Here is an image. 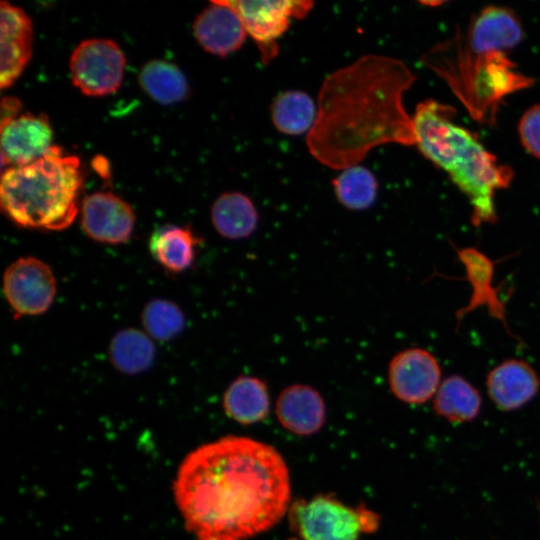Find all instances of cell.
<instances>
[{"instance_id":"27","label":"cell","mask_w":540,"mask_h":540,"mask_svg":"<svg viewBox=\"0 0 540 540\" xmlns=\"http://www.w3.org/2000/svg\"><path fill=\"white\" fill-rule=\"evenodd\" d=\"M143 331L153 340L169 341L185 327L182 309L173 301L156 298L149 301L141 313Z\"/></svg>"},{"instance_id":"16","label":"cell","mask_w":540,"mask_h":540,"mask_svg":"<svg viewBox=\"0 0 540 540\" xmlns=\"http://www.w3.org/2000/svg\"><path fill=\"white\" fill-rule=\"evenodd\" d=\"M275 412L285 429L302 436L319 431L326 417L323 397L307 384L285 387L276 399Z\"/></svg>"},{"instance_id":"5","label":"cell","mask_w":540,"mask_h":540,"mask_svg":"<svg viewBox=\"0 0 540 540\" xmlns=\"http://www.w3.org/2000/svg\"><path fill=\"white\" fill-rule=\"evenodd\" d=\"M423 65L443 79L470 115L481 123L493 124L502 101L508 95L532 85L507 52L477 47L461 32L431 48Z\"/></svg>"},{"instance_id":"3","label":"cell","mask_w":540,"mask_h":540,"mask_svg":"<svg viewBox=\"0 0 540 540\" xmlns=\"http://www.w3.org/2000/svg\"><path fill=\"white\" fill-rule=\"evenodd\" d=\"M454 112L433 99L419 103L412 116L415 145L466 195L472 224H493L497 221L495 192L510 185L513 171L499 163L469 130L454 123Z\"/></svg>"},{"instance_id":"4","label":"cell","mask_w":540,"mask_h":540,"mask_svg":"<svg viewBox=\"0 0 540 540\" xmlns=\"http://www.w3.org/2000/svg\"><path fill=\"white\" fill-rule=\"evenodd\" d=\"M83 176L76 156L56 145L37 161L5 169L0 181L4 214L23 228L60 231L75 220Z\"/></svg>"},{"instance_id":"23","label":"cell","mask_w":540,"mask_h":540,"mask_svg":"<svg viewBox=\"0 0 540 540\" xmlns=\"http://www.w3.org/2000/svg\"><path fill=\"white\" fill-rule=\"evenodd\" d=\"M478 390L460 375L445 378L433 400L437 415L454 423L469 422L477 417L481 409Z\"/></svg>"},{"instance_id":"2","label":"cell","mask_w":540,"mask_h":540,"mask_svg":"<svg viewBox=\"0 0 540 540\" xmlns=\"http://www.w3.org/2000/svg\"><path fill=\"white\" fill-rule=\"evenodd\" d=\"M414 81L401 60L373 54L329 74L306 138L310 154L343 170L359 165L379 145H415L412 117L403 105V94Z\"/></svg>"},{"instance_id":"22","label":"cell","mask_w":540,"mask_h":540,"mask_svg":"<svg viewBox=\"0 0 540 540\" xmlns=\"http://www.w3.org/2000/svg\"><path fill=\"white\" fill-rule=\"evenodd\" d=\"M108 354L113 367L125 375L143 373L152 366L156 348L144 331L124 328L112 337Z\"/></svg>"},{"instance_id":"11","label":"cell","mask_w":540,"mask_h":540,"mask_svg":"<svg viewBox=\"0 0 540 540\" xmlns=\"http://www.w3.org/2000/svg\"><path fill=\"white\" fill-rule=\"evenodd\" d=\"M81 228L92 240L110 245L129 241L135 226L132 207L111 192L85 196L80 206Z\"/></svg>"},{"instance_id":"19","label":"cell","mask_w":540,"mask_h":540,"mask_svg":"<svg viewBox=\"0 0 540 540\" xmlns=\"http://www.w3.org/2000/svg\"><path fill=\"white\" fill-rule=\"evenodd\" d=\"M222 403L234 421L244 425L260 422L270 411L268 385L259 377L240 375L226 388Z\"/></svg>"},{"instance_id":"9","label":"cell","mask_w":540,"mask_h":540,"mask_svg":"<svg viewBox=\"0 0 540 540\" xmlns=\"http://www.w3.org/2000/svg\"><path fill=\"white\" fill-rule=\"evenodd\" d=\"M56 292L51 267L36 257H20L4 272L3 293L16 318L45 313L52 306Z\"/></svg>"},{"instance_id":"26","label":"cell","mask_w":540,"mask_h":540,"mask_svg":"<svg viewBox=\"0 0 540 540\" xmlns=\"http://www.w3.org/2000/svg\"><path fill=\"white\" fill-rule=\"evenodd\" d=\"M332 186L338 202L353 211L370 208L378 193V182L375 175L360 165L343 169L332 180Z\"/></svg>"},{"instance_id":"12","label":"cell","mask_w":540,"mask_h":540,"mask_svg":"<svg viewBox=\"0 0 540 540\" xmlns=\"http://www.w3.org/2000/svg\"><path fill=\"white\" fill-rule=\"evenodd\" d=\"M2 165L31 164L52 147L53 131L44 114L25 113L0 124Z\"/></svg>"},{"instance_id":"17","label":"cell","mask_w":540,"mask_h":540,"mask_svg":"<svg viewBox=\"0 0 540 540\" xmlns=\"http://www.w3.org/2000/svg\"><path fill=\"white\" fill-rule=\"evenodd\" d=\"M458 258L466 271L465 278L471 284L472 294L468 304L457 312V321L476 309L486 307L489 314L500 320L506 327L504 302L500 299L498 290L493 286L494 263L481 251L475 248L456 249Z\"/></svg>"},{"instance_id":"21","label":"cell","mask_w":540,"mask_h":540,"mask_svg":"<svg viewBox=\"0 0 540 540\" xmlns=\"http://www.w3.org/2000/svg\"><path fill=\"white\" fill-rule=\"evenodd\" d=\"M200 242L189 227L165 225L152 234L149 249L166 271L177 274L194 264Z\"/></svg>"},{"instance_id":"25","label":"cell","mask_w":540,"mask_h":540,"mask_svg":"<svg viewBox=\"0 0 540 540\" xmlns=\"http://www.w3.org/2000/svg\"><path fill=\"white\" fill-rule=\"evenodd\" d=\"M317 111L309 94L301 90H287L273 99L271 119L275 128L283 134H308L315 123Z\"/></svg>"},{"instance_id":"8","label":"cell","mask_w":540,"mask_h":540,"mask_svg":"<svg viewBox=\"0 0 540 540\" xmlns=\"http://www.w3.org/2000/svg\"><path fill=\"white\" fill-rule=\"evenodd\" d=\"M240 16L246 33L260 52L263 65L279 52L277 40L288 30L291 19H302L312 9V1L226 0Z\"/></svg>"},{"instance_id":"15","label":"cell","mask_w":540,"mask_h":540,"mask_svg":"<svg viewBox=\"0 0 540 540\" xmlns=\"http://www.w3.org/2000/svg\"><path fill=\"white\" fill-rule=\"evenodd\" d=\"M486 387L493 403L503 411L521 408L540 388V378L533 367L520 359H508L487 375Z\"/></svg>"},{"instance_id":"29","label":"cell","mask_w":540,"mask_h":540,"mask_svg":"<svg viewBox=\"0 0 540 540\" xmlns=\"http://www.w3.org/2000/svg\"><path fill=\"white\" fill-rule=\"evenodd\" d=\"M21 103L16 97H4L1 101L0 124L6 123L18 116Z\"/></svg>"},{"instance_id":"18","label":"cell","mask_w":540,"mask_h":540,"mask_svg":"<svg viewBox=\"0 0 540 540\" xmlns=\"http://www.w3.org/2000/svg\"><path fill=\"white\" fill-rule=\"evenodd\" d=\"M463 36L474 46L508 52L523 40L524 30L511 9L488 6L473 18Z\"/></svg>"},{"instance_id":"13","label":"cell","mask_w":540,"mask_h":540,"mask_svg":"<svg viewBox=\"0 0 540 540\" xmlns=\"http://www.w3.org/2000/svg\"><path fill=\"white\" fill-rule=\"evenodd\" d=\"M0 34V87L5 89L15 82L31 58L33 27L30 17L20 7L1 1Z\"/></svg>"},{"instance_id":"6","label":"cell","mask_w":540,"mask_h":540,"mask_svg":"<svg viewBox=\"0 0 540 540\" xmlns=\"http://www.w3.org/2000/svg\"><path fill=\"white\" fill-rule=\"evenodd\" d=\"M288 512L290 528L300 540H360L379 525L373 511L350 507L329 495L298 500Z\"/></svg>"},{"instance_id":"1","label":"cell","mask_w":540,"mask_h":540,"mask_svg":"<svg viewBox=\"0 0 540 540\" xmlns=\"http://www.w3.org/2000/svg\"><path fill=\"white\" fill-rule=\"evenodd\" d=\"M174 496L186 529L198 540H246L289 511V470L271 445L226 436L185 457Z\"/></svg>"},{"instance_id":"7","label":"cell","mask_w":540,"mask_h":540,"mask_svg":"<svg viewBox=\"0 0 540 540\" xmlns=\"http://www.w3.org/2000/svg\"><path fill=\"white\" fill-rule=\"evenodd\" d=\"M126 59L116 42L91 38L80 42L71 54L69 70L73 85L87 96H105L120 87Z\"/></svg>"},{"instance_id":"14","label":"cell","mask_w":540,"mask_h":540,"mask_svg":"<svg viewBox=\"0 0 540 540\" xmlns=\"http://www.w3.org/2000/svg\"><path fill=\"white\" fill-rule=\"evenodd\" d=\"M193 34L205 51L219 57L240 49L247 36L240 16L226 0L211 1L198 14Z\"/></svg>"},{"instance_id":"10","label":"cell","mask_w":540,"mask_h":540,"mask_svg":"<svg viewBox=\"0 0 540 540\" xmlns=\"http://www.w3.org/2000/svg\"><path fill=\"white\" fill-rule=\"evenodd\" d=\"M388 384L393 395L409 404L434 397L441 384V368L429 351L411 347L395 354L388 365Z\"/></svg>"},{"instance_id":"28","label":"cell","mask_w":540,"mask_h":540,"mask_svg":"<svg viewBox=\"0 0 540 540\" xmlns=\"http://www.w3.org/2000/svg\"><path fill=\"white\" fill-rule=\"evenodd\" d=\"M518 133L525 150L540 159V104L524 112L518 124Z\"/></svg>"},{"instance_id":"24","label":"cell","mask_w":540,"mask_h":540,"mask_svg":"<svg viewBox=\"0 0 540 540\" xmlns=\"http://www.w3.org/2000/svg\"><path fill=\"white\" fill-rule=\"evenodd\" d=\"M138 78L145 93L163 105L178 103L189 93L183 72L177 65L166 60L148 61L141 68Z\"/></svg>"},{"instance_id":"20","label":"cell","mask_w":540,"mask_h":540,"mask_svg":"<svg viewBox=\"0 0 540 540\" xmlns=\"http://www.w3.org/2000/svg\"><path fill=\"white\" fill-rule=\"evenodd\" d=\"M211 222L215 231L227 240L250 237L257 229L259 215L253 201L238 191L224 192L211 206Z\"/></svg>"}]
</instances>
